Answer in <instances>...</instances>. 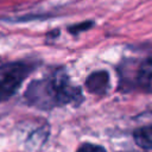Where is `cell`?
Here are the masks:
<instances>
[{"mask_svg":"<svg viewBox=\"0 0 152 152\" xmlns=\"http://www.w3.org/2000/svg\"><path fill=\"white\" fill-rule=\"evenodd\" d=\"M93 26H94V21L87 20V21H82V23L74 24V25L68 26V31H69V33H71L72 36H77V34H80L81 32L91 28Z\"/></svg>","mask_w":152,"mask_h":152,"instance_id":"cell-6","label":"cell"},{"mask_svg":"<svg viewBox=\"0 0 152 152\" xmlns=\"http://www.w3.org/2000/svg\"><path fill=\"white\" fill-rule=\"evenodd\" d=\"M58 36H59V30H58V28H55V30L49 31V32L46 33V38H48V39H50V38H57Z\"/></svg>","mask_w":152,"mask_h":152,"instance_id":"cell-8","label":"cell"},{"mask_svg":"<svg viewBox=\"0 0 152 152\" xmlns=\"http://www.w3.org/2000/svg\"><path fill=\"white\" fill-rule=\"evenodd\" d=\"M84 84L89 93L95 95H103L109 88V74L106 70L94 71L87 77Z\"/></svg>","mask_w":152,"mask_h":152,"instance_id":"cell-4","label":"cell"},{"mask_svg":"<svg viewBox=\"0 0 152 152\" xmlns=\"http://www.w3.org/2000/svg\"><path fill=\"white\" fill-rule=\"evenodd\" d=\"M39 65L37 61H14L0 65V101L12 97L26 77Z\"/></svg>","mask_w":152,"mask_h":152,"instance_id":"cell-2","label":"cell"},{"mask_svg":"<svg viewBox=\"0 0 152 152\" xmlns=\"http://www.w3.org/2000/svg\"><path fill=\"white\" fill-rule=\"evenodd\" d=\"M76 152H107V150L101 145H96V144H91V142H84L77 148Z\"/></svg>","mask_w":152,"mask_h":152,"instance_id":"cell-7","label":"cell"},{"mask_svg":"<svg viewBox=\"0 0 152 152\" xmlns=\"http://www.w3.org/2000/svg\"><path fill=\"white\" fill-rule=\"evenodd\" d=\"M27 104L40 110H51L66 104L80 106L83 102L82 89L70 82L64 68H55L48 76L33 80L24 93Z\"/></svg>","mask_w":152,"mask_h":152,"instance_id":"cell-1","label":"cell"},{"mask_svg":"<svg viewBox=\"0 0 152 152\" xmlns=\"http://www.w3.org/2000/svg\"><path fill=\"white\" fill-rule=\"evenodd\" d=\"M135 144L144 150H152V125L144 126L133 132Z\"/></svg>","mask_w":152,"mask_h":152,"instance_id":"cell-5","label":"cell"},{"mask_svg":"<svg viewBox=\"0 0 152 152\" xmlns=\"http://www.w3.org/2000/svg\"><path fill=\"white\" fill-rule=\"evenodd\" d=\"M135 71L133 87L144 93H152V56L140 62Z\"/></svg>","mask_w":152,"mask_h":152,"instance_id":"cell-3","label":"cell"}]
</instances>
